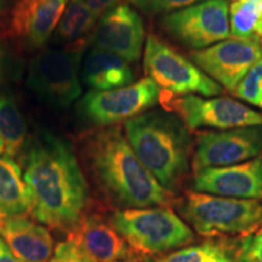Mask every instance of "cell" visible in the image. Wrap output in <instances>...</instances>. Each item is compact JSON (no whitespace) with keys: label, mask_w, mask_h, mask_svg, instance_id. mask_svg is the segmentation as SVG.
Returning <instances> with one entry per match:
<instances>
[{"label":"cell","mask_w":262,"mask_h":262,"mask_svg":"<svg viewBox=\"0 0 262 262\" xmlns=\"http://www.w3.org/2000/svg\"><path fill=\"white\" fill-rule=\"evenodd\" d=\"M28 212L35 220L67 233L84 216L89 186L71 143L42 131L24 149Z\"/></svg>","instance_id":"6da1fadb"},{"label":"cell","mask_w":262,"mask_h":262,"mask_svg":"<svg viewBox=\"0 0 262 262\" xmlns=\"http://www.w3.org/2000/svg\"><path fill=\"white\" fill-rule=\"evenodd\" d=\"M4 5H5V0H0V12H2L3 9H4Z\"/></svg>","instance_id":"e575fe53"},{"label":"cell","mask_w":262,"mask_h":262,"mask_svg":"<svg viewBox=\"0 0 262 262\" xmlns=\"http://www.w3.org/2000/svg\"><path fill=\"white\" fill-rule=\"evenodd\" d=\"M0 139L4 143V155L10 159L24 152L27 142L25 118L9 95L0 96Z\"/></svg>","instance_id":"44dd1931"},{"label":"cell","mask_w":262,"mask_h":262,"mask_svg":"<svg viewBox=\"0 0 262 262\" xmlns=\"http://www.w3.org/2000/svg\"><path fill=\"white\" fill-rule=\"evenodd\" d=\"M117 262H157V260H153L152 257L147 256V255H142V254H131L129 256L125 258H122V260L117 261Z\"/></svg>","instance_id":"4dcf8cb0"},{"label":"cell","mask_w":262,"mask_h":262,"mask_svg":"<svg viewBox=\"0 0 262 262\" xmlns=\"http://www.w3.org/2000/svg\"><path fill=\"white\" fill-rule=\"evenodd\" d=\"M255 33H256V34H257V37L262 38V18H261V21L258 22L256 29H255Z\"/></svg>","instance_id":"d6a6232c"},{"label":"cell","mask_w":262,"mask_h":262,"mask_svg":"<svg viewBox=\"0 0 262 262\" xmlns=\"http://www.w3.org/2000/svg\"><path fill=\"white\" fill-rule=\"evenodd\" d=\"M168 96L164 100L166 110L175 111L188 130L201 127L228 130L262 125L260 113L232 98H202L195 95Z\"/></svg>","instance_id":"30bf717a"},{"label":"cell","mask_w":262,"mask_h":262,"mask_svg":"<svg viewBox=\"0 0 262 262\" xmlns=\"http://www.w3.org/2000/svg\"><path fill=\"white\" fill-rule=\"evenodd\" d=\"M256 107L261 108L262 110V79L260 81V84H258V98H257Z\"/></svg>","instance_id":"1f68e13d"},{"label":"cell","mask_w":262,"mask_h":262,"mask_svg":"<svg viewBox=\"0 0 262 262\" xmlns=\"http://www.w3.org/2000/svg\"><path fill=\"white\" fill-rule=\"evenodd\" d=\"M98 17L85 0H70L58 22L52 40L58 44H83L81 39L95 28Z\"/></svg>","instance_id":"ffe728a7"},{"label":"cell","mask_w":262,"mask_h":262,"mask_svg":"<svg viewBox=\"0 0 262 262\" xmlns=\"http://www.w3.org/2000/svg\"><path fill=\"white\" fill-rule=\"evenodd\" d=\"M90 40L95 48L116 54L127 62H136L142 52L145 26L130 5L119 4L101 16Z\"/></svg>","instance_id":"4fadbf2b"},{"label":"cell","mask_w":262,"mask_h":262,"mask_svg":"<svg viewBox=\"0 0 262 262\" xmlns=\"http://www.w3.org/2000/svg\"><path fill=\"white\" fill-rule=\"evenodd\" d=\"M260 233H262V228H261V229H260Z\"/></svg>","instance_id":"d590c367"},{"label":"cell","mask_w":262,"mask_h":262,"mask_svg":"<svg viewBox=\"0 0 262 262\" xmlns=\"http://www.w3.org/2000/svg\"><path fill=\"white\" fill-rule=\"evenodd\" d=\"M145 71L155 81L160 93L168 95H192L216 96L222 88L165 42L150 35L145 50Z\"/></svg>","instance_id":"52a82bcc"},{"label":"cell","mask_w":262,"mask_h":262,"mask_svg":"<svg viewBox=\"0 0 262 262\" xmlns=\"http://www.w3.org/2000/svg\"><path fill=\"white\" fill-rule=\"evenodd\" d=\"M28 212V193L24 173L14 159L0 158V216L25 215Z\"/></svg>","instance_id":"d6986e66"},{"label":"cell","mask_w":262,"mask_h":262,"mask_svg":"<svg viewBox=\"0 0 262 262\" xmlns=\"http://www.w3.org/2000/svg\"><path fill=\"white\" fill-rule=\"evenodd\" d=\"M235 250L222 242H206L180 249L157 262H234Z\"/></svg>","instance_id":"7402d4cb"},{"label":"cell","mask_w":262,"mask_h":262,"mask_svg":"<svg viewBox=\"0 0 262 262\" xmlns=\"http://www.w3.org/2000/svg\"><path fill=\"white\" fill-rule=\"evenodd\" d=\"M159 100L160 89L147 77L119 89L90 91L80 100L78 113L86 123L107 126L145 113Z\"/></svg>","instance_id":"ba28073f"},{"label":"cell","mask_w":262,"mask_h":262,"mask_svg":"<svg viewBox=\"0 0 262 262\" xmlns=\"http://www.w3.org/2000/svg\"><path fill=\"white\" fill-rule=\"evenodd\" d=\"M4 153V143H3L2 139H0V155H3Z\"/></svg>","instance_id":"836d02e7"},{"label":"cell","mask_w":262,"mask_h":262,"mask_svg":"<svg viewBox=\"0 0 262 262\" xmlns=\"http://www.w3.org/2000/svg\"><path fill=\"white\" fill-rule=\"evenodd\" d=\"M70 0H18L10 34L26 50H37L52 37Z\"/></svg>","instance_id":"9a60e30c"},{"label":"cell","mask_w":262,"mask_h":262,"mask_svg":"<svg viewBox=\"0 0 262 262\" xmlns=\"http://www.w3.org/2000/svg\"><path fill=\"white\" fill-rule=\"evenodd\" d=\"M0 235L15 256L24 262H48L54 254L50 232L24 215L0 216Z\"/></svg>","instance_id":"e0dca14e"},{"label":"cell","mask_w":262,"mask_h":262,"mask_svg":"<svg viewBox=\"0 0 262 262\" xmlns=\"http://www.w3.org/2000/svg\"><path fill=\"white\" fill-rule=\"evenodd\" d=\"M234 262H262V233L243 238L235 250Z\"/></svg>","instance_id":"484cf974"},{"label":"cell","mask_w":262,"mask_h":262,"mask_svg":"<svg viewBox=\"0 0 262 262\" xmlns=\"http://www.w3.org/2000/svg\"><path fill=\"white\" fill-rule=\"evenodd\" d=\"M114 229L137 254L155 255L191 244V227L169 208L120 209L110 216Z\"/></svg>","instance_id":"5b68a950"},{"label":"cell","mask_w":262,"mask_h":262,"mask_svg":"<svg viewBox=\"0 0 262 262\" xmlns=\"http://www.w3.org/2000/svg\"><path fill=\"white\" fill-rule=\"evenodd\" d=\"M89 8L93 10V12L98 18L103 14H106L108 10L114 8L118 0H85Z\"/></svg>","instance_id":"83f0119b"},{"label":"cell","mask_w":262,"mask_h":262,"mask_svg":"<svg viewBox=\"0 0 262 262\" xmlns=\"http://www.w3.org/2000/svg\"><path fill=\"white\" fill-rule=\"evenodd\" d=\"M262 153V126L202 131L196 135L193 171L222 168L256 158Z\"/></svg>","instance_id":"7c38bea8"},{"label":"cell","mask_w":262,"mask_h":262,"mask_svg":"<svg viewBox=\"0 0 262 262\" xmlns=\"http://www.w3.org/2000/svg\"><path fill=\"white\" fill-rule=\"evenodd\" d=\"M131 148L157 181L170 192L189 171L194 143L187 127L169 111H149L125 122Z\"/></svg>","instance_id":"3957f363"},{"label":"cell","mask_w":262,"mask_h":262,"mask_svg":"<svg viewBox=\"0 0 262 262\" xmlns=\"http://www.w3.org/2000/svg\"><path fill=\"white\" fill-rule=\"evenodd\" d=\"M262 79V52L258 60L255 62L253 67L249 70L243 80L239 83L237 89L234 90L235 96L245 101V102L257 104L258 98V84Z\"/></svg>","instance_id":"cb8c5ba5"},{"label":"cell","mask_w":262,"mask_h":262,"mask_svg":"<svg viewBox=\"0 0 262 262\" xmlns=\"http://www.w3.org/2000/svg\"><path fill=\"white\" fill-rule=\"evenodd\" d=\"M83 49H48L32 58L27 86L52 108L70 107L81 95L79 68Z\"/></svg>","instance_id":"8992f818"},{"label":"cell","mask_w":262,"mask_h":262,"mask_svg":"<svg viewBox=\"0 0 262 262\" xmlns=\"http://www.w3.org/2000/svg\"><path fill=\"white\" fill-rule=\"evenodd\" d=\"M228 0H204L166 14L162 26L186 47L201 50L229 38Z\"/></svg>","instance_id":"9c48e42d"},{"label":"cell","mask_w":262,"mask_h":262,"mask_svg":"<svg viewBox=\"0 0 262 262\" xmlns=\"http://www.w3.org/2000/svg\"><path fill=\"white\" fill-rule=\"evenodd\" d=\"M228 18L234 38H250L262 18V0H232Z\"/></svg>","instance_id":"603a6c76"},{"label":"cell","mask_w":262,"mask_h":262,"mask_svg":"<svg viewBox=\"0 0 262 262\" xmlns=\"http://www.w3.org/2000/svg\"><path fill=\"white\" fill-rule=\"evenodd\" d=\"M262 40L257 35L248 39L228 38L211 47L191 51V60L199 70L222 85L234 91L243 78L261 56Z\"/></svg>","instance_id":"8fae6325"},{"label":"cell","mask_w":262,"mask_h":262,"mask_svg":"<svg viewBox=\"0 0 262 262\" xmlns=\"http://www.w3.org/2000/svg\"><path fill=\"white\" fill-rule=\"evenodd\" d=\"M48 262H94L78 248L71 239L62 242L55 248L54 254Z\"/></svg>","instance_id":"4316f807"},{"label":"cell","mask_w":262,"mask_h":262,"mask_svg":"<svg viewBox=\"0 0 262 262\" xmlns=\"http://www.w3.org/2000/svg\"><path fill=\"white\" fill-rule=\"evenodd\" d=\"M81 156L95 185L111 204L120 209L164 206L175 195L157 181L131 148L122 127L113 125L81 140Z\"/></svg>","instance_id":"7a4b0ae2"},{"label":"cell","mask_w":262,"mask_h":262,"mask_svg":"<svg viewBox=\"0 0 262 262\" xmlns=\"http://www.w3.org/2000/svg\"><path fill=\"white\" fill-rule=\"evenodd\" d=\"M0 262H24L15 256L11 249L8 247L4 239L2 238H0Z\"/></svg>","instance_id":"f1b7e54d"},{"label":"cell","mask_w":262,"mask_h":262,"mask_svg":"<svg viewBox=\"0 0 262 262\" xmlns=\"http://www.w3.org/2000/svg\"><path fill=\"white\" fill-rule=\"evenodd\" d=\"M193 188L201 193L262 202V153L248 162L195 172Z\"/></svg>","instance_id":"5bb4252c"},{"label":"cell","mask_w":262,"mask_h":262,"mask_svg":"<svg viewBox=\"0 0 262 262\" xmlns=\"http://www.w3.org/2000/svg\"><path fill=\"white\" fill-rule=\"evenodd\" d=\"M81 79L94 91H107L133 84L134 73L124 58L94 48L84 61Z\"/></svg>","instance_id":"ac0fdd59"},{"label":"cell","mask_w":262,"mask_h":262,"mask_svg":"<svg viewBox=\"0 0 262 262\" xmlns=\"http://www.w3.org/2000/svg\"><path fill=\"white\" fill-rule=\"evenodd\" d=\"M137 9L147 15L170 14L204 0H129Z\"/></svg>","instance_id":"d4e9b609"},{"label":"cell","mask_w":262,"mask_h":262,"mask_svg":"<svg viewBox=\"0 0 262 262\" xmlns=\"http://www.w3.org/2000/svg\"><path fill=\"white\" fill-rule=\"evenodd\" d=\"M78 248L94 262H117L131 255V249L110 220L96 214L85 215L68 233Z\"/></svg>","instance_id":"2e32d148"},{"label":"cell","mask_w":262,"mask_h":262,"mask_svg":"<svg viewBox=\"0 0 262 262\" xmlns=\"http://www.w3.org/2000/svg\"><path fill=\"white\" fill-rule=\"evenodd\" d=\"M182 217L203 237H249L262 228V202L188 192Z\"/></svg>","instance_id":"277c9868"},{"label":"cell","mask_w":262,"mask_h":262,"mask_svg":"<svg viewBox=\"0 0 262 262\" xmlns=\"http://www.w3.org/2000/svg\"><path fill=\"white\" fill-rule=\"evenodd\" d=\"M8 50H6L5 44L0 40V85H2L3 80H4L6 75V70H8L9 64V56Z\"/></svg>","instance_id":"f546056e"}]
</instances>
